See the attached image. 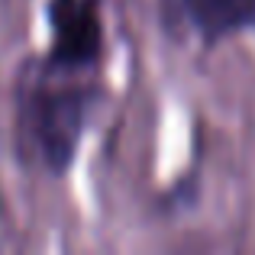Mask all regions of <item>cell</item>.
<instances>
[{"mask_svg": "<svg viewBox=\"0 0 255 255\" xmlns=\"http://www.w3.org/2000/svg\"><path fill=\"white\" fill-rule=\"evenodd\" d=\"M97 97L94 75L62 71L42 55L29 58L13 87L16 145L26 165L62 178L78 155Z\"/></svg>", "mask_w": 255, "mask_h": 255, "instance_id": "cell-1", "label": "cell"}, {"mask_svg": "<svg viewBox=\"0 0 255 255\" xmlns=\"http://www.w3.org/2000/svg\"><path fill=\"white\" fill-rule=\"evenodd\" d=\"M49 49L42 58L62 71L94 75L104 58L100 0H49Z\"/></svg>", "mask_w": 255, "mask_h": 255, "instance_id": "cell-2", "label": "cell"}, {"mask_svg": "<svg viewBox=\"0 0 255 255\" xmlns=\"http://www.w3.org/2000/svg\"><path fill=\"white\" fill-rule=\"evenodd\" d=\"M158 10L174 36H194L204 45L255 26V0H158Z\"/></svg>", "mask_w": 255, "mask_h": 255, "instance_id": "cell-3", "label": "cell"}]
</instances>
